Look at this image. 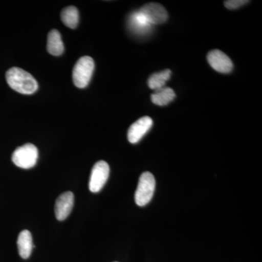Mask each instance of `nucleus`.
Masks as SVG:
<instances>
[{
  "mask_svg": "<svg viewBox=\"0 0 262 262\" xmlns=\"http://www.w3.org/2000/svg\"><path fill=\"white\" fill-rule=\"evenodd\" d=\"M6 80L12 89L21 94H32L38 89L34 77L18 67H13L7 72Z\"/></svg>",
  "mask_w": 262,
  "mask_h": 262,
  "instance_id": "obj_1",
  "label": "nucleus"
},
{
  "mask_svg": "<svg viewBox=\"0 0 262 262\" xmlns=\"http://www.w3.org/2000/svg\"><path fill=\"white\" fill-rule=\"evenodd\" d=\"M94 59L89 56H83L77 61L72 72V78L76 87L84 89L89 84L94 73Z\"/></svg>",
  "mask_w": 262,
  "mask_h": 262,
  "instance_id": "obj_2",
  "label": "nucleus"
},
{
  "mask_svg": "<svg viewBox=\"0 0 262 262\" xmlns=\"http://www.w3.org/2000/svg\"><path fill=\"white\" fill-rule=\"evenodd\" d=\"M155 189L154 176L150 172H144L139 178L135 193V201L139 206H144L151 201Z\"/></svg>",
  "mask_w": 262,
  "mask_h": 262,
  "instance_id": "obj_3",
  "label": "nucleus"
},
{
  "mask_svg": "<svg viewBox=\"0 0 262 262\" xmlns=\"http://www.w3.org/2000/svg\"><path fill=\"white\" fill-rule=\"evenodd\" d=\"M38 149L34 144H26L17 148L13 153L12 160L20 168H33L37 163Z\"/></svg>",
  "mask_w": 262,
  "mask_h": 262,
  "instance_id": "obj_4",
  "label": "nucleus"
},
{
  "mask_svg": "<svg viewBox=\"0 0 262 262\" xmlns=\"http://www.w3.org/2000/svg\"><path fill=\"white\" fill-rule=\"evenodd\" d=\"M108 176L110 166L106 162L100 160L95 164L90 177L89 189L91 192L96 193L101 191L107 182Z\"/></svg>",
  "mask_w": 262,
  "mask_h": 262,
  "instance_id": "obj_5",
  "label": "nucleus"
},
{
  "mask_svg": "<svg viewBox=\"0 0 262 262\" xmlns=\"http://www.w3.org/2000/svg\"><path fill=\"white\" fill-rule=\"evenodd\" d=\"M151 25L165 23L168 20V12L158 3H147L139 10Z\"/></svg>",
  "mask_w": 262,
  "mask_h": 262,
  "instance_id": "obj_6",
  "label": "nucleus"
},
{
  "mask_svg": "<svg viewBox=\"0 0 262 262\" xmlns=\"http://www.w3.org/2000/svg\"><path fill=\"white\" fill-rule=\"evenodd\" d=\"M207 59L212 68L220 73H229L233 69V63L230 58L220 50L209 52Z\"/></svg>",
  "mask_w": 262,
  "mask_h": 262,
  "instance_id": "obj_7",
  "label": "nucleus"
},
{
  "mask_svg": "<svg viewBox=\"0 0 262 262\" xmlns=\"http://www.w3.org/2000/svg\"><path fill=\"white\" fill-rule=\"evenodd\" d=\"M153 121L151 117H144L130 125L127 131V139L131 144H136L142 139L143 136L152 126Z\"/></svg>",
  "mask_w": 262,
  "mask_h": 262,
  "instance_id": "obj_8",
  "label": "nucleus"
},
{
  "mask_svg": "<svg viewBox=\"0 0 262 262\" xmlns=\"http://www.w3.org/2000/svg\"><path fill=\"white\" fill-rule=\"evenodd\" d=\"M75 196L72 192H66L58 196L55 204V213L58 221H63L68 217L74 206Z\"/></svg>",
  "mask_w": 262,
  "mask_h": 262,
  "instance_id": "obj_9",
  "label": "nucleus"
},
{
  "mask_svg": "<svg viewBox=\"0 0 262 262\" xmlns=\"http://www.w3.org/2000/svg\"><path fill=\"white\" fill-rule=\"evenodd\" d=\"M127 23L131 32L135 33L137 35L144 36L149 34L152 27L147 19L139 11L131 13Z\"/></svg>",
  "mask_w": 262,
  "mask_h": 262,
  "instance_id": "obj_10",
  "label": "nucleus"
},
{
  "mask_svg": "<svg viewBox=\"0 0 262 262\" xmlns=\"http://www.w3.org/2000/svg\"><path fill=\"white\" fill-rule=\"evenodd\" d=\"M17 245H18V253L20 257L24 259L28 258L30 256L32 248L34 247L32 234L29 230L25 229L20 232L18 235V241H17Z\"/></svg>",
  "mask_w": 262,
  "mask_h": 262,
  "instance_id": "obj_11",
  "label": "nucleus"
},
{
  "mask_svg": "<svg viewBox=\"0 0 262 262\" xmlns=\"http://www.w3.org/2000/svg\"><path fill=\"white\" fill-rule=\"evenodd\" d=\"M47 50L48 53L56 56H61L64 51L61 34L56 29H53L48 34Z\"/></svg>",
  "mask_w": 262,
  "mask_h": 262,
  "instance_id": "obj_12",
  "label": "nucleus"
},
{
  "mask_svg": "<svg viewBox=\"0 0 262 262\" xmlns=\"http://www.w3.org/2000/svg\"><path fill=\"white\" fill-rule=\"evenodd\" d=\"M175 98L176 94L173 90L168 87L155 91L154 94H151V96L152 103L158 106H165L171 102Z\"/></svg>",
  "mask_w": 262,
  "mask_h": 262,
  "instance_id": "obj_13",
  "label": "nucleus"
},
{
  "mask_svg": "<svg viewBox=\"0 0 262 262\" xmlns=\"http://www.w3.org/2000/svg\"><path fill=\"white\" fill-rule=\"evenodd\" d=\"M171 74V71L165 70L150 76L149 80H148V85H149V89L157 91V90L165 87V84H166L167 81L170 78Z\"/></svg>",
  "mask_w": 262,
  "mask_h": 262,
  "instance_id": "obj_14",
  "label": "nucleus"
},
{
  "mask_svg": "<svg viewBox=\"0 0 262 262\" xmlns=\"http://www.w3.org/2000/svg\"><path fill=\"white\" fill-rule=\"evenodd\" d=\"M61 18L64 25L71 29H75L79 22V13L77 8L67 7L62 10Z\"/></svg>",
  "mask_w": 262,
  "mask_h": 262,
  "instance_id": "obj_15",
  "label": "nucleus"
},
{
  "mask_svg": "<svg viewBox=\"0 0 262 262\" xmlns=\"http://www.w3.org/2000/svg\"><path fill=\"white\" fill-rule=\"evenodd\" d=\"M248 3L249 1H247V0H229V1L225 2V5L226 8L229 10H235Z\"/></svg>",
  "mask_w": 262,
  "mask_h": 262,
  "instance_id": "obj_16",
  "label": "nucleus"
}]
</instances>
